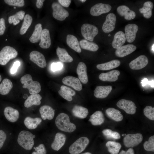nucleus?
Listing matches in <instances>:
<instances>
[{"instance_id":"53","label":"nucleus","mask_w":154,"mask_h":154,"mask_svg":"<svg viewBox=\"0 0 154 154\" xmlns=\"http://www.w3.org/2000/svg\"><path fill=\"white\" fill-rule=\"evenodd\" d=\"M118 154H135V153L133 149L130 148L127 151L122 150Z\"/></svg>"},{"instance_id":"2","label":"nucleus","mask_w":154,"mask_h":154,"mask_svg":"<svg viewBox=\"0 0 154 154\" xmlns=\"http://www.w3.org/2000/svg\"><path fill=\"white\" fill-rule=\"evenodd\" d=\"M36 136L30 131L22 130L19 133L17 141L18 144L27 150H31L33 147L34 141V138Z\"/></svg>"},{"instance_id":"14","label":"nucleus","mask_w":154,"mask_h":154,"mask_svg":"<svg viewBox=\"0 0 154 154\" xmlns=\"http://www.w3.org/2000/svg\"><path fill=\"white\" fill-rule=\"evenodd\" d=\"M138 29V26L134 24H129L125 26V34L128 42L131 43L134 41Z\"/></svg>"},{"instance_id":"37","label":"nucleus","mask_w":154,"mask_h":154,"mask_svg":"<svg viewBox=\"0 0 154 154\" xmlns=\"http://www.w3.org/2000/svg\"><path fill=\"white\" fill-rule=\"evenodd\" d=\"M79 42L82 48L85 50L95 52L99 48L98 46L96 44L85 39H82Z\"/></svg>"},{"instance_id":"19","label":"nucleus","mask_w":154,"mask_h":154,"mask_svg":"<svg viewBox=\"0 0 154 154\" xmlns=\"http://www.w3.org/2000/svg\"><path fill=\"white\" fill-rule=\"evenodd\" d=\"M66 139V137L65 135L61 133H57L51 144L52 148L54 150L58 151L64 145Z\"/></svg>"},{"instance_id":"60","label":"nucleus","mask_w":154,"mask_h":154,"mask_svg":"<svg viewBox=\"0 0 154 154\" xmlns=\"http://www.w3.org/2000/svg\"><path fill=\"white\" fill-rule=\"evenodd\" d=\"M1 75H0V82L1 81Z\"/></svg>"},{"instance_id":"43","label":"nucleus","mask_w":154,"mask_h":154,"mask_svg":"<svg viewBox=\"0 0 154 154\" xmlns=\"http://www.w3.org/2000/svg\"><path fill=\"white\" fill-rule=\"evenodd\" d=\"M144 115L148 118L154 120V108L151 106H147L143 109Z\"/></svg>"},{"instance_id":"4","label":"nucleus","mask_w":154,"mask_h":154,"mask_svg":"<svg viewBox=\"0 0 154 154\" xmlns=\"http://www.w3.org/2000/svg\"><path fill=\"white\" fill-rule=\"evenodd\" d=\"M18 53L13 48L9 46L4 47L0 52V64H6L11 59L15 58Z\"/></svg>"},{"instance_id":"1","label":"nucleus","mask_w":154,"mask_h":154,"mask_svg":"<svg viewBox=\"0 0 154 154\" xmlns=\"http://www.w3.org/2000/svg\"><path fill=\"white\" fill-rule=\"evenodd\" d=\"M56 127L60 130L69 133L74 131L76 125L70 121L68 115L64 113L59 114L56 117L55 121Z\"/></svg>"},{"instance_id":"32","label":"nucleus","mask_w":154,"mask_h":154,"mask_svg":"<svg viewBox=\"0 0 154 154\" xmlns=\"http://www.w3.org/2000/svg\"><path fill=\"white\" fill-rule=\"evenodd\" d=\"M72 112L74 116L81 119L86 117L89 113L87 108L78 105H75L74 107Z\"/></svg>"},{"instance_id":"42","label":"nucleus","mask_w":154,"mask_h":154,"mask_svg":"<svg viewBox=\"0 0 154 154\" xmlns=\"http://www.w3.org/2000/svg\"><path fill=\"white\" fill-rule=\"evenodd\" d=\"M144 149L149 151H154V136H151L148 141H145L143 144Z\"/></svg>"},{"instance_id":"10","label":"nucleus","mask_w":154,"mask_h":154,"mask_svg":"<svg viewBox=\"0 0 154 154\" xmlns=\"http://www.w3.org/2000/svg\"><path fill=\"white\" fill-rule=\"evenodd\" d=\"M112 9L109 5L98 3L93 6L91 8L90 13L92 16H96L109 12Z\"/></svg>"},{"instance_id":"16","label":"nucleus","mask_w":154,"mask_h":154,"mask_svg":"<svg viewBox=\"0 0 154 154\" xmlns=\"http://www.w3.org/2000/svg\"><path fill=\"white\" fill-rule=\"evenodd\" d=\"M120 73L117 70H113L106 73L100 74L99 78L100 80L103 81L115 82L118 79Z\"/></svg>"},{"instance_id":"36","label":"nucleus","mask_w":154,"mask_h":154,"mask_svg":"<svg viewBox=\"0 0 154 154\" xmlns=\"http://www.w3.org/2000/svg\"><path fill=\"white\" fill-rule=\"evenodd\" d=\"M13 87L11 81L9 79H4L0 84V94L2 95L8 94Z\"/></svg>"},{"instance_id":"26","label":"nucleus","mask_w":154,"mask_h":154,"mask_svg":"<svg viewBox=\"0 0 154 154\" xmlns=\"http://www.w3.org/2000/svg\"><path fill=\"white\" fill-rule=\"evenodd\" d=\"M66 42L67 45L71 48L78 53L81 52V50L79 42L75 36L71 35H68L66 37Z\"/></svg>"},{"instance_id":"51","label":"nucleus","mask_w":154,"mask_h":154,"mask_svg":"<svg viewBox=\"0 0 154 154\" xmlns=\"http://www.w3.org/2000/svg\"><path fill=\"white\" fill-rule=\"evenodd\" d=\"M20 62L18 61H17L14 63L13 66L11 69L10 72L11 74H13L16 72L18 67L20 65Z\"/></svg>"},{"instance_id":"35","label":"nucleus","mask_w":154,"mask_h":154,"mask_svg":"<svg viewBox=\"0 0 154 154\" xmlns=\"http://www.w3.org/2000/svg\"><path fill=\"white\" fill-rule=\"evenodd\" d=\"M42 31V25L40 23L37 24L32 34L29 38L30 41L33 43L38 42L40 39Z\"/></svg>"},{"instance_id":"8","label":"nucleus","mask_w":154,"mask_h":154,"mask_svg":"<svg viewBox=\"0 0 154 154\" xmlns=\"http://www.w3.org/2000/svg\"><path fill=\"white\" fill-rule=\"evenodd\" d=\"M53 9L52 15L56 19L60 21L64 20L69 15L68 12L59 3L53 2L52 5Z\"/></svg>"},{"instance_id":"61","label":"nucleus","mask_w":154,"mask_h":154,"mask_svg":"<svg viewBox=\"0 0 154 154\" xmlns=\"http://www.w3.org/2000/svg\"><path fill=\"white\" fill-rule=\"evenodd\" d=\"M111 36V35L110 34H109L108 36L110 37Z\"/></svg>"},{"instance_id":"25","label":"nucleus","mask_w":154,"mask_h":154,"mask_svg":"<svg viewBox=\"0 0 154 154\" xmlns=\"http://www.w3.org/2000/svg\"><path fill=\"white\" fill-rule=\"evenodd\" d=\"M39 43L40 47L44 49L49 48L51 44V40L49 31L47 29L42 30Z\"/></svg>"},{"instance_id":"33","label":"nucleus","mask_w":154,"mask_h":154,"mask_svg":"<svg viewBox=\"0 0 154 154\" xmlns=\"http://www.w3.org/2000/svg\"><path fill=\"white\" fill-rule=\"evenodd\" d=\"M56 54L59 59L64 62H70L73 60L72 58L64 48L58 47L56 49Z\"/></svg>"},{"instance_id":"57","label":"nucleus","mask_w":154,"mask_h":154,"mask_svg":"<svg viewBox=\"0 0 154 154\" xmlns=\"http://www.w3.org/2000/svg\"><path fill=\"white\" fill-rule=\"evenodd\" d=\"M154 44H153V45H152V47H151V49H152V51H153V52L154 53Z\"/></svg>"},{"instance_id":"11","label":"nucleus","mask_w":154,"mask_h":154,"mask_svg":"<svg viewBox=\"0 0 154 154\" xmlns=\"http://www.w3.org/2000/svg\"><path fill=\"white\" fill-rule=\"evenodd\" d=\"M116 19V16L113 13L108 15L102 26L103 31L106 33H108L113 31L115 27Z\"/></svg>"},{"instance_id":"18","label":"nucleus","mask_w":154,"mask_h":154,"mask_svg":"<svg viewBox=\"0 0 154 154\" xmlns=\"http://www.w3.org/2000/svg\"><path fill=\"white\" fill-rule=\"evenodd\" d=\"M112 89L111 86H98L94 91V95L98 98H104L107 97Z\"/></svg>"},{"instance_id":"12","label":"nucleus","mask_w":154,"mask_h":154,"mask_svg":"<svg viewBox=\"0 0 154 154\" xmlns=\"http://www.w3.org/2000/svg\"><path fill=\"white\" fill-rule=\"evenodd\" d=\"M148 63L147 57L141 55L132 61L129 64L130 68L133 70H139L146 66Z\"/></svg>"},{"instance_id":"38","label":"nucleus","mask_w":154,"mask_h":154,"mask_svg":"<svg viewBox=\"0 0 154 154\" xmlns=\"http://www.w3.org/2000/svg\"><path fill=\"white\" fill-rule=\"evenodd\" d=\"M106 145L108 151L111 154H118L121 147L120 143L114 141H109Z\"/></svg>"},{"instance_id":"21","label":"nucleus","mask_w":154,"mask_h":154,"mask_svg":"<svg viewBox=\"0 0 154 154\" xmlns=\"http://www.w3.org/2000/svg\"><path fill=\"white\" fill-rule=\"evenodd\" d=\"M118 13L121 16L124 17L127 20H130L134 19L136 16V14L133 11L125 5L119 6L117 9Z\"/></svg>"},{"instance_id":"46","label":"nucleus","mask_w":154,"mask_h":154,"mask_svg":"<svg viewBox=\"0 0 154 154\" xmlns=\"http://www.w3.org/2000/svg\"><path fill=\"white\" fill-rule=\"evenodd\" d=\"M60 90L72 96L76 94L75 92L71 88L66 86L62 85L60 87Z\"/></svg>"},{"instance_id":"34","label":"nucleus","mask_w":154,"mask_h":154,"mask_svg":"<svg viewBox=\"0 0 154 154\" xmlns=\"http://www.w3.org/2000/svg\"><path fill=\"white\" fill-rule=\"evenodd\" d=\"M153 5V3L152 2L146 1L144 3L143 7L140 8L139 11L141 13L143 14L145 18L149 19L152 16V10Z\"/></svg>"},{"instance_id":"50","label":"nucleus","mask_w":154,"mask_h":154,"mask_svg":"<svg viewBox=\"0 0 154 154\" xmlns=\"http://www.w3.org/2000/svg\"><path fill=\"white\" fill-rule=\"evenodd\" d=\"M6 29L5 19L3 18L0 19V35H3Z\"/></svg>"},{"instance_id":"49","label":"nucleus","mask_w":154,"mask_h":154,"mask_svg":"<svg viewBox=\"0 0 154 154\" xmlns=\"http://www.w3.org/2000/svg\"><path fill=\"white\" fill-rule=\"evenodd\" d=\"M63 66L60 62L53 63L51 65V69L53 71H56L61 69Z\"/></svg>"},{"instance_id":"30","label":"nucleus","mask_w":154,"mask_h":154,"mask_svg":"<svg viewBox=\"0 0 154 154\" xmlns=\"http://www.w3.org/2000/svg\"><path fill=\"white\" fill-rule=\"evenodd\" d=\"M42 121V119L40 117L33 118L30 117H27L24 121V123L28 129H33L37 128Z\"/></svg>"},{"instance_id":"58","label":"nucleus","mask_w":154,"mask_h":154,"mask_svg":"<svg viewBox=\"0 0 154 154\" xmlns=\"http://www.w3.org/2000/svg\"><path fill=\"white\" fill-rule=\"evenodd\" d=\"M81 154H92L91 153H90L87 152H86L84 153H82Z\"/></svg>"},{"instance_id":"3","label":"nucleus","mask_w":154,"mask_h":154,"mask_svg":"<svg viewBox=\"0 0 154 154\" xmlns=\"http://www.w3.org/2000/svg\"><path fill=\"white\" fill-rule=\"evenodd\" d=\"M21 83L23 85V88H27L30 94H37L40 92L41 87L38 82L33 80L31 76L29 74H26L21 78Z\"/></svg>"},{"instance_id":"5","label":"nucleus","mask_w":154,"mask_h":154,"mask_svg":"<svg viewBox=\"0 0 154 154\" xmlns=\"http://www.w3.org/2000/svg\"><path fill=\"white\" fill-rule=\"evenodd\" d=\"M89 143V139L82 137L77 139L70 146L69 151L70 154H78L84 151Z\"/></svg>"},{"instance_id":"54","label":"nucleus","mask_w":154,"mask_h":154,"mask_svg":"<svg viewBox=\"0 0 154 154\" xmlns=\"http://www.w3.org/2000/svg\"><path fill=\"white\" fill-rule=\"evenodd\" d=\"M44 0H37L36 6L38 9H40L42 7Z\"/></svg>"},{"instance_id":"22","label":"nucleus","mask_w":154,"mask_h":154,"mask_svg":"<svg viewBox=\"0 0 154 154\" xmlns=\"http://www.w3.org/2000/svg\"><path fill=\"white\" fill-rule=\"evenodd\" d=\"M76 72L80 81L83 84H87L88 81V78L86 66L84 63L80 62L78 63L77 68Z\"/></svg>"},{"instance_id":"20","label":"nucleus","mask_w":154,"mask_h":154,"mask_svg":"<svg viewBox=\"0 0 154 154\" xmlns=\"http://www.w3.org/2000/svg\"><path fill=\"white\" fill-rule=\"evenodd\" d=\"M136 49V47L133 44H127L122 46L116 50V55L119 57L126 56L134 52Z\"/></svg>"},{"instance_id":"40","label":"nucleus","mask_w":154,"mask_h":154,"mask_svg":"<svg viewBox=\"0 0 154 154\" xmlns=\"http://www.w3.org/2000/svg\"><path fill=\"white\" fill-rule=\"evenodd\" d=\"M25 12L23 11H20L16 13L15 15L11 16L8 18V21L9 24L13 23L14 25H16L20 22V20L24 19Z\"/></svg>"},{"instance_id":"55","label":"nucleus","mask_w":154,"mask_h":154,"mask_svg":"<svg viewBox=\"0 0 154 154\" xmlns=\"http://www.w3.org/2000/svg\"><path fill=\"white\" fill-rule=\"evenodd\" d=\"M142 81V82L141 83H142V85L143 86H144L148 83V80L146 78L144 79Z\"/></svg>"},{"instance_id":"31","label":"nucleus","mask_w":154,"mask_h":154,"mask_svg":"<svg viewBox=\"0 0 154 154\" xmlns=\"http://www.w3.org/2000/svg\"><path fill=\"white\" fill-rule=\"evenodd\" d=\"M120 63L119 60H114L105 63L98 64L97 65L96 68L100 70H108L118 67Z\"/></svg>"},{"instance_id":"13","label":"nucleus","mask_w":154,"mask_h":154,"mask_svg":"<svg viewBox=\"0 0 154 154\" xmlns=\"http://www.w3.org/2000/svg\"><path fill=\"white\" fill-rule=\"evenodd\" d=\"M30 59L33 62L41 68H44L46 66V63L44 55L40 52L33 51L29 55Z\"/></svg>"},{"instance_id":"56","label":"nucleus","mask_w":154,"mask_h":154,"mask_svg":"<svg viewBox=\"0 0 154 154\" xmlns=\"http://www.w3.org/2000/svg\"><path fill=\"white\" fill-rule=\"evenodd\" d=\"M149 84L152 87L154 88V80H152L151 81H150L149 82Z\"/></svg>"},{"instance_id":"28","label":"nucleus","mask_w":154,"mask_h":154,"mask_svg":"<svg viewBox=\"0 0 154 154\" xmlns=\"http://www.w3.org/2000/svg\"><path fill=\"white\" fill-rule=\"evenodd\" d=\"M42 98V96L38 94L31 95L25 101L24 106L25 107L29 108L33 105H39L41 104Z\"/></svg>"},{"instance_id":"27","label":"nucleus","mask_w":154,"mask_h":154,"mask_svg":"<svg viewBox=\"0 0 154 154\" xmlns=\"http://www.w3.org/2000/svg\"><path fill=\"white\" fill-rule=\"evenodd\" d=\"M89 121L94 125H100L103 123L105 121L103 114L100 111L95 112L90 116Z\"/></svg>"},{"instance_id":"9","label":"nucleus","mask_w":154,"mask_h":154,"mask_svg":"<svg viewBox=\"0 0 154 154\" xmlns=\"http://www.w3.org/2000/svg\"><path fill=\"white\" fill-rule=\"evenodd\" d=\"M116 105L128 114L132 115L136 112L137 107L135 103L131 100L124 99L120 100L117 103Z\"/></svg>"},{"instance_id":"47","label":"nucleus","mask_w":154,"mask_h":154,"mask_svg":"<svg viewBox=\"0 0 154 154\" xmlns=\"http://www.w3.org/2000/svg\"><path fill=\"white\" fill-rule=\"evenodd\" d=\"M7 135L2 130H0V149L3 147L6 140Z\"/></svg>"},{"instance_id":"44","label":"nucleus","mask_w":154,"mask_h":154,"mask_svg":"<svg viewBox=\"0 0 154 154\" xmlns=\"http://www.w3.org/2000/svg\"><path fill=\"white\" fill-rule=\"evenodd\" d=\"M4 1L6 4L11 6L22 7L25 5L23 0H5Z\"/></svg>"},{"instance_id":"41","label":"nucleus","mask_w":154,"mask_h":154,"mask_svg":"<svg viewBox=\"0 0 154 154\" xmlns=\"http://www.w3.org/2000/svg\"><path fill=\"white\" fill-rule=\"evenodd\" d=\"M102 133L107 139H117L121 137L120 134L119 133L108 129L103 130L102 131Z\"/></svg>"},{"instance_id":"15","label":"nucleus","mask_w":154,"mask_h":154,"mask_svg":"<svg viewBox=\"0 0 154 154\" xmlns=\"http://www.w3.org/2000/svg\"><path fill=\"white\" fill-rule=\"evenodd\" d=\"M64 84L70 86L76 90L80 91L82 85L79 79L74 77L68 76L64 78L62 80Z\"/></svg>"},{"instance_id":"62","label":"nucleus","mask_w":154,"mask_h":154,"mask_svg":"<svg viewBox=\"0 0 154 154\" xmlns=\"http://www.w3.org/2000/svg\"><path fill=\"white\" fill-rule=\"evenodd\" d=\"M14 9H15V7H14Z\"/></svg>"},{"instance_id":"48","label":"nucleus","mask_w":154,"mask_h":154,"mask_svg":"<svg viewBox=\"0 0 154 154\" xmlns=\"http://www.w3.org/2000/svg\"><path fill=\"white\" fill-rule=\"evenodd\" d=\"M59 94L63 98L68 101H71L72 100V96L66 92L59 90L58 92Z\"/></svg>"},{"instance_id":"6","label":"nucleus","mask_w":154,"mask_h":154,"mask_svg":"<svg viewBox=\"0 0 154 154\" xmlns=\"http://www.w3.org/2000/svg\"><path fill=\"white\" fill-rule=\"evenodd\" d=\"M81 34L84 37L91 42L98 34V30L95 26L89 24H84L81 27Z\"/></svg>"},{"instance_id":"52","label":"nucleus","mask_w":154,"mask_h":154,"mask_svg":"<svg viewBox=\"0 0 154 154\" xmlns=\"http://www.w3.org/2000/svg\"><path fill=\"white\" fill-rule=\"evenodd\" d=\"M58 1L61 5L66 7H69L71 2L70 0H58Z\"/></svg>"},{"instance_id":"45","label":"nucleus","mask_w":154,"mask_h":154,"mask_svg":"<svg viewBox=\"0 0 154 154\" xmlns=\"http://www.w3.org/2000/svg\"><path fill=\"white\" fill-rule=\"evenodd\" d=\"M36 151L33 152L32 154H46V151L44 145L41 144L37 147H34Z\"/></svg>"},{"instance_id":"29","label":"nucleus","mask_w":154,"mask_h":154,"mask_svg":"<svg viewBox=\"0 0 154 154\" xmlns=\"http://www.w3.org/2000/svg\"><path fill=\"white\" fill-rule=\"evenodd\" d=\"M106 113L108 117L115 121H120L123 119V116L121 112L114 108H108L106 111Z\"/></svg>"},{"instance_id":"23","label":"nucleus","mask_w":154,"mask_h":154,"mask_svg":"<svg viewBox=\"0 0 154 154\" xmlns=\"http://www.w3.org/2000/svg\"><path fill=\"white\" fill-rule=\"evenodd\" d=\"M54 110L50 106L44 105L41 106L39 112L42 118L44 120H50L53 119L54 115Z\"/></svg>"},{"instance_id":"39","label":"nucleus","mask_w":154,"mask_h":154,"mask_svg":"<svg viewBox=\"0 0 154 154\" xmlns=\"http://www.w3.org/2000/svg\"><path fill=\"white\" fill-rule=\"evenodd\" d=\"M33 21L32 17L29 14L24 17V21L20 29L19 33L21 35L25 34L31 25Z\"/></svg>"},{"instance_id":"59","label":"nucleus","mask_w":154,"mask_h":154,"mask_svg":"<svg viewBox=\"0 0 154 154\" xmlns=\"http://www.w3.org/2000/svg\"><path fill=\"white\" fill-rule=\"evenodd\" d=\"M80 1H81L82 3H84L85 2L86 0H80Z\"/></svg>"},{"instance_id":"17","label":"nucleus","mask_w":154,"mask_h":154,"mask_svg":"<svg viewBox=\"0 0 154 154\" xmlns=\"http://www.w3.org/2000/svg\"><path fill=\"white\" fill-rule=\"evenodd\" d=\"M4 114L6 119L11 122H16L19 118V113L18 110L10 106L5 108Z\"/></svg>"},{"instance_id":"7","label":"nucleus","mask_w":154,"mask_h":154,"mask_svg":"<svg viewBox=\"0 0 154 154\" xmlns=\"http://www.w3.org/2000/svg\"><path fill=\"white\" fill-rule=\"evenodd\" d=\"M143 139V136L141 133L128 134L124 137L123 142L126 147H133L139 144Z\"/></svg>"},{"instance_id":"24","label":"nucleus","mask_w":154,"mask_h":154,"mask_svg":"<svg viewBox=\"0 0 154 154\" xmlns=\"http://www.w3.org/2000/svg\"><path fill=\"white\" fill-rule=\"evenodd\" d=\"M126 40L125 33L122 31H118L114 35L112 46L113 48L117 49L124 44Z\"/></svg>"}]
</instances>
